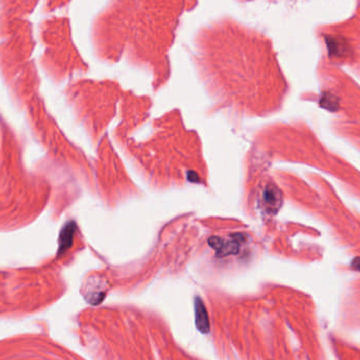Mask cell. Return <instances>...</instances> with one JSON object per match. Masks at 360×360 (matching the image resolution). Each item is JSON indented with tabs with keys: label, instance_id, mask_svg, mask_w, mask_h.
<instances>
[{
	"label": "cell",
	"instance_id": "4",
	"mask_svg": "<svg viewBox=\"0 0 360 360\" xmlns=\"http://www.w3.org/2000/svg\"><path fill=\"white\" fill-rule=\"evenodd\" d=\"M195 307H196V323L198 326V330L201 331L203 334H206L209 332V320H208L206 307L204 304H203L200 298H196Z\"/></svg>",
	"mask_w": 360,
	"mask_h": 360
},
{
	"label": "cell",
	"instance_id": "2",
	"mask_svg": "<svg viewBox=\"0 0 360 360\" xmlns=\"http://www.w3.org/2000/svg\"><path fill=\"white\" fill-rule=\"evenodd\" d=\"M76 230V226L74 222H69L61 229L59 234V247H58V256L65 254L70 248L73 242V236Z\"/></svg>",
	"mask_w": 360,
	"mask_h": 360
},
{
	"label": "cell",
	"instance_id": "1",
	"mask_svg": "<svg viewBox=\"0 0 360 360\" xmlns=\"http://www.w3.org/2000/svg\"><path fill=\"white\" fill-rule=\"evenodd\" d=\"M263 200L271 213H276L282 204V196L274 185H269L263 194Z\"/></svg>",
	"mask_w": 360,
	"mask_h": 360
},
{
	"label": "cell",
	"instance_id": "3",
	"mask_svg": "<svg viewBox=\"0 0 360 360\" xmlns=\"http://www.w3.org/2000/svg\"><path fill=\"white\" fill-rule=\"evenodd\" d=\"M209 245L218 250V256L223 257L232 254H238L239 252V243L237 241H230V242H223L219 238H210Z\"/></svg>",
	"mask_w": 360,
	"mask_h": 360
}]
</instances>
